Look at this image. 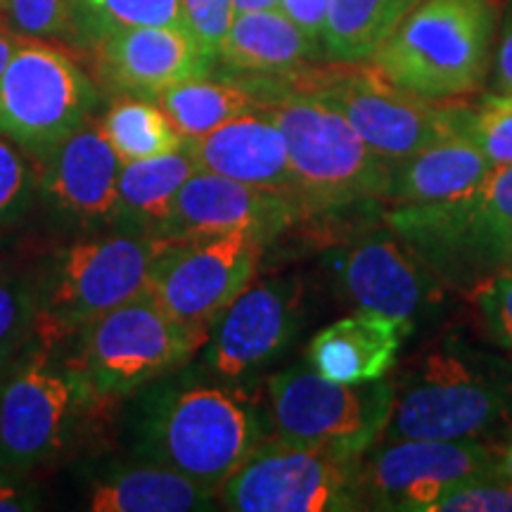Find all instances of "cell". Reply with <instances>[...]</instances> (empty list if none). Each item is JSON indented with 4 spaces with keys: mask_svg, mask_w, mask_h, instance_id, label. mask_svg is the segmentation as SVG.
I'll return each mask as SVG.
<instances>
[{
    "mask_svg": "<svg viewBox=\"0 0 512 512\" xmlns=\"http://www.w3.org/2000/svg\"><path fill=\"white\" fill-rule=\"evenodd\" d=\"M299 294L292 283L249 285L219 316L209 361L223 377H242L273 361L297 332Z\"/></svg>",
    "mask_w": 512,
    "mask_h": 512,
    "instance_id": "obj_17",
    "label": "cell"
},
{
    "mask_svg": "<svg viewBox=\"0 0 512 512\" xmlns=\"http://www.w3.org/2000/svg\"><path fill=\"white\" fill-rule=\"evenodd\" d=\"M339 283L358 309L392 318H411L441 285L389 228L358 235L339 261Z\"/></svg>",
    "mask_w": 512,
    "mask_h": 512,
    "instance_id": "obj_16",
    "label": "cell"
},
{
    "mask_svg": "<svg viewBox=\"0 0 512 512\" xmlns=\"http://www.w3.org/2000/svg\"><path fill=\"white\" fill-rule=\"evenodd\" d=\"M261 448V422L242 392L190 387L157 406L147 451L197 484L219 491Z\"/></svg>",
    "mask_w": 512,
    "mask_h": 512,
    "instance_id": "obj_6",
    "label": "cell"
},
{
    "mask_svg": "<svg viewBox=\"0 0 512 512\" xmlns=\"http://www.w3.org/2000/svg\"><path fill=\"white\" fill-rule=\"evenodd\" d=\"M496 10L498 0H420L370 62L420 98H465L489 76Z\"/></svg>",
    "mask_w": 512,
    "mask_h": 512,
    "instance_id": "obj_3",
    "label": "cell"
},
{
    "mask_svg": "<svg viewBox=\"0 0 512 512\" xmlns=\"http://www.w3.org/2000/svg\"><path fill=\"white\" fill-rule=\"evenodd\" d=\"M98 93L81 67L46 43H19L0 74V133L46 157L91 117Z\"/></svg>",
    "mask_w": 512,
    "mask_h": 512,
    "instance_id": "obj_10",
    "label": "cell"
},
{
    "mask_svg": "<svg viewBox=\"0 0 512 512\" xmlns=\"http://www.w3.org/2000/svg\"><path fill=\"white\" fill-rule=\"evenodd\" d=\"M510 413V368L451 342L415 363L394 396V411L384 432L389 441H467L491 432Z\"/></svg>",
    "mask_w": 512,
    "mask_h": 512,
    "instance_id": "obj_4",
    "label": "cell"
},
{
    "mask_svg": "<svg viewBox=\"0 0 512 512\" xmlns=\"http://www.w3.org/2000/svg\"><path fill=\"white\" fill-rule=\"evenodd\" d=\"M98 126L124 162L159 157L185 145V138L176 131L162 107L136 95H126L114 102Z\"/></svg>",
    "mask_w": 512,
    "mask_h": 512,
    "instance_id": "obj_28",
    "label": "cell"
},
{
    "mask_svg": "<svg viewBox=\"0 0 512 512\" xmlns=\"http://www.w3.org/2000/svg\"><path fill=\"white\" fill-rule=\"evenodd\" d=\"M181 8L190 34L216 60L235 19L233 0H181Z\"/></svg>",
    "mask_w": 512,
    "mask_h": 512,
    "instance_id": "obj_34",
    "label": "cell"
},
{
    "mask_svg": "<svg viewBox=\"0 0 512 512\" xmlns=\"http://www.w3.org/2000/svg\"><path fill=\"white\" fill-rule=\"evenodd\" d=\"M494 470L496 453L477 439H396L363 458V501L366 508L430 512L451 489Z\"/></svg>",
    "mask_w": 512,
    "mask_h": 512,
    "instance_id": "obj_13",
    "label": "cell"
},
{
    "mask_svg": "<svg viewBox=\"0 0 512 512\" xmlns=\"http://www.w3.org/2000/svg\"><path fill=\"white\" fill-rule=\"evenodd\" d=\"M219 491L164 465L131 467L100 479L88 496L93 512H188L211 508Z\"/></svg>",
    "mask_w": 512,
    "mask_h": 512,
    "instance_id": "obj_24",
    "label": "cell"
},
{
    "mask_svg": "<svg viewBox=\"0 0 512 512\" xmlns=\"http://www.w3.org/2000/svg\"><path fill=\"white\" fill-rule=\"evenodd\" d=\"M323 55L320 43L306 36L283 10L235 15L219 57L235 72L290 74Z\"/></svg>",
    "mask_w": 512,
    "mask_h": 512,
    "instance_id": "obj_23",
    "label": "cell"
},
{
    "mask_svg": "<svg viewBox=\"0 0 512 512\" xmlns=\"http://www.w3.org/2000/svg\"><path fill=\"white\" fill-rule=\"evenodd\" d=\"M95 48L102 76L117 91L147 100L183 81L202 79L214 64L195 36L171 27L121 29Z\"/></svg>",
    "mask_w": 512,
    "mask_h": 512,
    "instance_id": "obj_18",
    "label": "cell"
},
{
    "mask_svg": "<svg viewBox=\"0 0 512 512\" xmlns=\"http://www.w3.org/2000/svg\"><path fill=\"white\" fill-rule=\"evenodd\" d=\"M494 475L503 482L512 484V439L505 444L501 451H496V470Z\"/></svg>",
    "mask_w": 512,
    "mask_h": 512,
    "instance_id": "obj_41",
    "label": "cell"
},
{
    "mask_svg": "<svg viewBox=\"0 0 512 512\" xmlns=\"http://www.w3.org/2000/svg\"><path fill=\"white\" fill-rule=\"evenodd\" d=\"M259 107L283 133L294 200L304 216L339 214L387 202L394 164L370 150L328 100L302 88H275Z\"/></svg>",
    "mask_w": 512,
    "mask_h": 512,
    "instance_id": "obj_1",
    "label": "cell"
},
{
    "mask_svg": "<svg viewBox=\"0 0 512 512\" xmlns=\"http://www.w3.org/2000/svg\"><path fill=\"white\" fill-rule=\"evenodd\" d=\"M384 223L441 285L472 292L512 273V164L458 200L394 207Z\"/></svg>",
    "mask_w": 512,
    "mask_h": 512,
    "instance_id": "obj_2",
    "label": "cell"
},
{
    "mask_svg": "<svg viewBox=\"0 0 512 512\" xmlns=\"http://www.w3.org/2000/svg\"><path fill=\"white\" fill-rule=\"evenodd\" d=\"M19 46V41L15 38V34L5 27L3 19H0V74L5 72V67H8L10 57L15 55V50Z\"/></svg>",
    "mask_w": 512,
    "mask_h": 512,
    "instance_id": "obj_40",
    "label": "cell"
},
{
    "mask_svg": "<svg viewBox=\"0 0 512 512\" xmlns=\"http://www.w3.org/2000/svg\"><path fill=\"white\" fill-rule=\"evenodd\" d=\"M494 171L465 133L448 136L418 155L394 164L387 202L396 207H422L458 200L484 183Z\"/></svg>",
    "mask_w": 512,
    "mask_h": 512,
    "instance_id": "obj_22",
    "label": "cell"
},
{
    "mask_svg": "<svg viewBox=\"0 0 512 512\" xmlns=\"http://www.w3.org/2000/svg\"><path fill=\"white\" fill-rule=\"evenodd\" d=\"M302 216L299 204L287 192L197 171L178 190L174 214L162 238L188 242L235 230H252L273 238Z\"/></svg>",
    "mask_w": 512,
    "mask_h": 512,
    "instance_id": "obj_15",
    "label": "cell"
},
{
    "mask_svg": "<svg viewBox=\"0 0 512 512\" xmlns=\"http://www.w3.org/2000/svg\"><path fill=\"white\" fill-rule=\"evenodd\" d=\"M494 88L501 95H512V0L505 10L494 55Z\"/></svg>",
    "mask_w": 512,
    "mask_h": 512,
    "instance_id": "obj_38",
    "label": "cell"
},
{
    "mask_svg": "<svg viewBox=\"0 0 512 512\" xmlns=\"http://www.w3.org/2000/svg\"><path fill=\"white\" fill-rule=\"evenodd\" d=\"M12 27L34 38L69 31V0H5Z\"/></svg>",
    "mask_w": 512,
    "mask_h": 512,
    "instance_id": "obj_35",
    "label": "cell"
},
{
    "mask_svg": "<svg viewBox=\"0 0 512 512\" xmlns=\"http://www.w3.org/2000/svg\"><path fill=\"white\" fill-rule=\"evenodd\" d=\"M411 332V318L358 309L311 339V366L332 382L380 380L392 370L401 344Z\"/></svg>",
    "mask_w": 512,
    "mask_h": 512,
    "instance_id": "obj_21",
    "label": "cell"
},
{
    "mask_svg": "<svg viewBox=\"0 0 512 512\" xmlns=\"http://www.w3.org/2000/svg\"><path fill=\"white\" fill-rule=\"evenodd\" d=\"M155 102L185 140L207 136L226 121L261 107V100L247 88L228 81H209L207 76L166 88Z\"/></svg>",
    "mask_w": 512,
    "mask_h": 512,
    "instance_id": "obj_27",
    "label": "cell"
},
{
    "mask_svg": "<svg viewBox=\"0 0 512 512\" xmlns=\"http://www.w3.org/2000/svg\"><path fill=\"white\" fill-rule=\"evenodd\" d=\"M121 159L98 124H83L46 157H41V188L64 214L83 223L117 219Z\"/></svg>",
    "mask_w": 512,
    "mask_h": 512,
    "instance_id": "obj_19",
    "label": "cell"
},
{
    "mask_svg": "<svg viewBox=\"0 0 512 512\" xmlns=\"http://www.w3.org/2000/svg\"><path fill=\"white\" fill-rule=\"evenodd\" d=\"M266 238L252 230L169 242L152 268L150 297L185 323H214L252 285Z\"/></svg>",
    "mask_w": 512,
    "mask_h": 512,
    "instance_id": "obj_12",
    "label": "cell"
},
{
    "mask_svg": "<svg viewBox=\"0 0 512 512\" xmlns=\"http://www.w3.org/2000/svg\"><path fill=\"white\" fill-rule=\"evenodd\" d=\"M24 155L22 147L0 133V228L22 219L34 200L36 176Z\"/></svg>",
    "mask_w": 512,
    "mask_h": 512,
    "instance_id": "obj_31",
    "label": "cell"
},
{
    "mask_svg": "<svg viewBox=\"0 0 512 512\" xmlns=\"http://www.w3.org/2000/svg\"><path fill=\"white\" fill-rule=\"evenodd\" d=\"M420 0H330L323 55L335 64H363L392 36Z\"/></svg>",
    "mask_w": 512,
    "mask_h": 512,
    "instance_id": "obj_26",
    "label": "cell"
},
{
    "mask_svg": "<svg viewBox=\"0 0 512 512\" xmlns=\"http://www.w3.org/2000/svg\"><path fill=\"white\" fill-rule=\"evenodd\" d=\"M235 512L361 510L363 453L342 448L261 446L219 489Z\"/></svg>",
    "mask_w": 512,
    "mask_h": 512,
    "instance_id": "obj_8",
    "label": "cell"
},
{
    "mask_svg": "<svg viewBox=\"0 0 512 512\" xmlns=\"http://www.w3.org/2000/svg\"><path fill=\"white\" fill-rule=\"evenodd\" d=\"M482 309L491 337L512 351V273L496 275L470 292Z\"/></svg>",
    "mask_w": 512,
    "mask_h": 512,
    "instance_id": "obj_36",
    "label": "cell"
},
{
    "mask_svg": "<svg viewBox=\"0 0 512 512\" xmlns=\"http://www.w3.org/2000/svg\"><path fill=\"white\" fill-rule=\"evenodd\" d=\"M290 86L328 100L370 150L389 164H399L439 140L463 133L470 114V107L403 91L366 62L335 64L309 74L299 69Z\"/></svg>",
    "mask_w": 512,
    "mask_h": 512,
    "instance_id": "obj_5",
    "label": "cell"
},
{
    "mask_svg": "<svg viewBox=\"0 0 512 512\" xmlns=\"http://www.w3.org/2000/svg\"><path fill=\"white\" fill-rule=\"evenodd\" d=\"M136 27H171L190 34L181 0H69V31L86 46Z\"/></svg>",
    "mask_w": 512,
    "mask_h": 512,
    "instance_id": "obj_29",
    "label": "cell"
},
{
    "mask_svg": "<svg viewBox=\"0 0 512 512\" xmlns=\"http://www.w3.org/2000/svg\"><path fill=\"white\" fill-rule=\"evenodd\" d=\"M197 171L200 166L188 145L159 157L124 162L119 174L117 219H124L145 235L162 238L174 214L178 190Z\"/></svg>",
    "mask_w": 512,
    "mask_h": 512,
    "instance_id": "obj_25",
    "label": "cell"
},
{
    "mask_svg": "<svg viewBox=\"0 0 512 512\" xmlns=\"http://www.w3.org/2000/svg\"><path fill=\"white\" fill-rule=\"evenodd\" d=\"M280 0H233L235 15L240 12H256V10H278Z\"/></svg>",
    "mask_w": 512,
    "mask_h": 512,
    "instance_id": "obj_42",
    "label": "cell"
},
{
    "mask_svg": "<svg viewBox=\"0 0 512 512\" xmlns=\"http://www.w3.org/2000/svg\"><path fill=\"white\" fill-rule=\"evenodd\" d=\"M268 394L280 444L361 453L387 430L396 396L384 377L344 384L306 366L268 377Z\"/></svg>",
    "mask_w": 512,
    "mask_h": 512,
    "instance_id": "obj_9",
    "label": "cell"
},
{
    "mask_svg": "<svg viewBox=\"0 0 512 512\" xmlns=\"http://www.w3.org/2000/svg\"><path fill=\"white\" fill-rule=\"evenodd\" d=\"M430 512H512V484L496 475L456 486Z\"/></svg>",
    "mask_w": 512,
    "mask_h": 512,
    "instance_id": "obj_33",
    "label": "cell"
},
{
    "mask_svg": "<svg viewBox=\"0 0 512 512\" xmlns=\"http://www.w3.org/2000/svg\"><path fill=\"white\" fill-rule=\"evenodd\" d=\"M34 323L36 306L27 285L0 273V366L22 347Z\"/></svg>",
    "mask_w": 512,
    "mask_h": 512,
    "instance_id": "obj_32",
    "label": "cell"
},
{
    "mask_svg": "<svg viewBox=\"0 0 512 512\" xmlns=\"http://www.w3.org/2000/svg\"><path fill=\"white\" fill-rule=\"evenodd\" d=\"M31 508H36L34 496H29L27 491L8 479H0V512H22Z\"/></svg>",
    "mask_w": 512,
    "mask_h": 512,
    "instance_id": "obj_39",
    "label": "cell"
},
{
    "mask_svg": "<svg viewBox=\"0 0 512 512\" xmlns=\"http://www.w3.org/2000/svg\"><path fill=\"white\" fill-rule=\"evenodd\" d=\"M0 10H5V0H0Z\"/></svg>",
    "mask_w": 512,
    "mask_h": 512,
    "instance_id": "obj_43",
    "label": "cell"
},
{
    "mask_svg": "<svg viewBox=\"0 0 512 512\" xmlns=\"http://www.w3.org/2000/svg\"><path fill=\"white\" fill-rule=\"evenodd\" d=\"M465 136L479 147L491 166L512 164V95H491L477 110H470Z\"/></svg>",
    "mask_w": 512,
    "mask_h": 512,
    "instance_id": "obj_30",
    "label": "cell"
},
{
    "mask_svg": "<svg viewBox=\"0 0 512 512\" xmlns=\"http://www.w3.org/2000/svg\"><path fill=\"white\" fill-rule=\"evenodd\" d=\"M209 328L169 316L147 292L83 328L79 373L95 394H126L190 361Z\"/></svg>",
    "mask_w": 512,
    "mask_h": 512,
    "instance_id": "obj_7",
    "label": "cell"
},
{
    "mask_svg": "<svg viewBox=\"0 0 512 512\" xmlns=\"http://www.w3.org/2000/svg\"><path fill=\"white\" fill-rule=\"evenodd\" d=\"M171 240L112 235L74 242L62 254L38 323L46 332L83 330L150 290L152 268Z\"/></svg>",
    "mask_w": 512,
    "mask_h": 512,
    "instance_id": "obj_11",
    "label": "cell"
},
{
    "mask_svg": "<svg viewBox=\"0 0 512 512\" xmlns=\"http://www.w3.org/2000/svg\"><path fill=\"white\" fill-rule=\"evenodd\" d=\"M88 384L31 354L0 389V475H24L62 446Z\"/></svg>",
    "mask_w": 512,
    "mask_h": 512,
    "instance_id": "obj_14",
    "label": "cell"
},
{
    "mask_svg": "<svg viewBox=\"0 0 512 512\" xmlns=\"http://www.w3.org/2000/svg\"><path fill=\"white\" fill-rule=\"evenodd\" d=\"M185 145L200 171L256 188L287 192L294 200V178L285 138L268 114L256 110L240 114L207 136L185 140Z\"/></svg>",
    "mask_w": 512,
    "mask_h": 512,
    "instance_id": "obj_20",
    "label": "cell"
},
{
    "mask_svg": "<svg viewBox=\"0 0 512 512\" xmlns=\"http://www.w3.org/2000/svg\"><path fill=\"white\" fill-rule=\"evenodd\" d=\"M328 8L330 0H280L278 5V10H283L306 36H311L318 43L323 41Z\"/></svg>",
    "mask_w": 512,
    "mask_h": 512,
    "instance_id": "obj_37",
    "label": "cell"
}]
</instances>
